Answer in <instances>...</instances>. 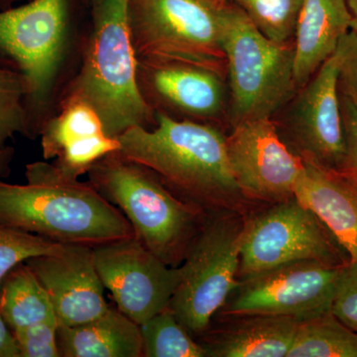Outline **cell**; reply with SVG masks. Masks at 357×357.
Instances as JSON below:
<instances>
[{
  "label": "cell",
  "instance_id": "1",
  "mask_svg": "<svg viewBox=\"0 0 357 357\" xmlns=\"http://www.w3.org/2000/svg\"><path fill=\"white\" fill-rule=\"evenodd\" d=\"M25 177L26 185L0 178V225L93 248L135 236L126 215L89 182L67 180L43 161L28 164Z\"/></svg>",
  "mask_w": 357,
  "mask_h": 357
},
{
  "label": "cell",
  "instance_id": "2",
  "mask_svg": "<svg viewBox=\"0 0 357 357\" xmlns=\"http://www.w3.org/2000/svg\"><path fill=\"white\" fill-rule=\"evenodd\" d=\"M117 139L122 157L149 169L174 194L204 211L231 208L243 196L230 172L227 137L213 126L155 110L153 128L135 126Z\"/></svg>",
  "mask_w": 357,
  "mask_h": 357
},
{
  "label": "cell",
  "instance_id": "3",
  "mask_svg": "<svg viewBox=\"0 0 357 357\" xmlns=\"http://www.w3.org/2000/svg\"><path fill=\"white\" fill-rule=\"evenodd\" d=\"M128 9L129 0H95L83 64L65 96L88 102L102 119L105 134L114 138L135 126L155 124V109L138 83Z\"/></svg>",
  "mask_w": 357,
  "mask_h": 357
},
{
  "label": "cell",
  "instance_id": "4",
  "mask_svg": "<svg viewBox=\"0 0 357 357\" xmlns=\"http://www.w3.org/2000/svg\"><path fill=\"white\" fill-rule=\"evenodd\" d=\"M88 174L89 184L128 218L136 238L169 266H180L206 211L119 152L96 162Z\"/></svg>",
  "mask_w": 357,
  "mask_h": 357
},
{
  "label": "cell",
  "instance_id": "5",
  "mask_svg": "<svg viewBox=\"0 0 357 357\" xmlns=\"http://www.w3.org/2000/svg\"><path fill=\"white\" fill-rule=\"evenodd\" d=\"M218 21L229 70L232 124L271 119L297 88L293 45L268 39L234 4L218 6Z\"/></svg>",
  "mask_w": 357,
  "mask_h": 357
},
{
  "label": "cell",
  "instance_id": "6",
  "mask_svg": "<svg viewBox=\"0 0 357 357\" xmlns=\"http://www.w3.org/2000/svg\"><path fill=\"white\" fill-rule=\"evenodd\" d=\"M244 227L234 211H206L178 266L180 280L168 309L191 335L208 330L237 285Z\"/></svg>",
  "mask_w": 357,
  "mask_h": 357
},
{
  "label": "cell",
  "instance_id": "7",
  "mask_svg": "<svg viewBox=\"0 0 357 357\" xmlns=\"http://www.w3.org/2000/svg\"><path fill=\"white\" fill-rule=\"evenodd\" d=\"M69 36L67 0H32L0 11V60L24 77L33 138L44 123Z\"/></svg>",
  "mask_w": 357,
  "mask_h": 357
},
{
  "label": "cell",
  "instance_id": "8",
  "mask_svg": "<svg viewBox=\"0 0 357 357\" xmlns=\"http://www.w3.org/2000/svg\"><path fill=\"white\" fill-rule=\"evenodd\" d=\"M128 17L138 61L227 72L218 6L204 0H129Z\"/></svg>",
  "mask_w": 357,
  "mask_h": 357
},
{
  "label": "cell",
  "instance_id": "9",
  "mask_svg": "<svg viewBox=\"0 0 357 357\" xmlns=\"http://www.w3.org/2000/svg\"><path fill=\"white\" fill-rule=\"evenodd\" d=\"M302 260L333 266L351 261L316 215L295 198L275 203L245 220L238 278Z\"/></svg>",
  "mask_w": 357,
  "mask_h": 357
},
{
  "label": "cell",
  "instance_id": "10",
  "mask_svg": "<svg viewBox=\"0 0 357 357\" xmlns=\"http://www.w3.org/2000/svg\"><path fill=\"white\" fill-rule=\"evenodd\" d=\"M342 266L302 260L241 277L218 312L229 317H288L300 321L328 314Z\"/></svg>",
  "mask_w": 357,
  "mask_h": 357
},
{
  "label": "cell",
  "instance_id": "11",
  "mask_svg": "<svg viewBox=\"0 0 357 357\" xmlns=\"http://www.w3.org/2000/svg\"><path fill=\"white\" fill-rule=\"evenodd\" d=\"M96 271L117 309L142 325L170 305L178 267L159 259L135 236L93 248Z\"/></svg>",
  "mask_w": 357,
  "mask_h": 357
},
{
  "label": "cell",
  "instance_id": "12",
  "mask_svg": "<svg viewBox=\"0 0 357 357\" xmlns=\"http://www.w3.org/2000/svg\"><path fill=\"white\" fill-rule=\"evenodd\" d=\"M230 172L245 198L279 203L294 198L304 162L282 139L271 119L234 126L227 137Z\"/></svg>",
  "mask_w": 357,
  "mask_h": 357
},
{
  "label": "cell",
  "instance_id": "13",
  "mask_svg": "<svg viewBox=\"0 0 357 357\" xmlns=\"http://www.w3.org/2000/svg\"><path fill=\"white\" fill-rule=\"evenodd\" d=\"M335 54L304 86L294 109L291 132L298 156L342 172L347 146L340 103Z\"/></svg>",
  "mask_w": 357,
  "mask_h": 357
},
{
  "label": "cell",
  "instance_id": "14",
  "mask_svg": "<svg viewBox=\"0 0 357 357\" xmlns=\"http://www.w3.org/2000/svg\"><path fill=\"white\" fill-rule=\"evenodd\" d=\"M25 264L48 293L59 326L83 325L109 309L91 246L63 244L57 252L30 258Z\"/></svg>",
  "mask_w": 357,
  "mask_h": 357
},
{
  "label": "cell",
  "instance_id": "15",
  "mask_svg": "<svg viewBox=\"0 0 357 357\" xmlns=\"http://www.w3.org/2000/svg\"><path fill=\"white\" fill-rule=\"evenodd\" d=\"M138 83L144 98L198 121L215 119L225 103L222 75L199 66L138 61Z\"/></svg>",
  "mask_w": 357,
  "mask_h": 357
},
{
  "label": "cell",
  "instance_id": "16",
  "mask_svg": "<svg viewBox=\"0 0 357 357\" xmlns=\"http://www.w3.org/2000/svg\"><path fill=\"white\" fill-rule=\"evenodd\" d=\"M303 162L294 198L316 215L349 260L357 262V181L309 160Z\"/></svg>",
  "mask_w": 357,
  "mask_h": 357
},
{
  "label": "cell",
  "instance_id": "17",
  "mask_svg": "<svg viewBox=\"0 0 357 357\" xmlns=\"http://www.w3.org/2000/svg\"><path fill=\"white\" fill-rule=\"evenodd\" d=\"M352 16L345 0H304L294 42V77L303 88L337 51L351 29Z\"/></svg>",
  "mask_w": 357,
  "mask_h": 357
},
{
  "label": "cell",
  "instance_id": "18",
  "mask_svg": "<svg viewBox=\"0 0 357 357\" xmlns=\"http://www.w3.org/2000/svg\"><path fill=\"white\" fill-rule=\"evenodd\" d=\"M231 324L202 342L206 357H287L300 321L268 314L232 316Z\"/></svg>",
  "mask_w": 357,
  "mask_h": 357
},
{
  "label": "cell",
  "instance_id": "19",
  "mask_svg": "<svg viewBox=\"0 0 357 357\" xmlns=\"http://www.w3.org/2000/svg\"><path fill=\"white\" fill-rule=\"evenodd\" d=\"M58 344L63 357H142L140 326L110 307L89 323L59 326Z\"/></svg>",
  "mask_w": 357,
  "mask_h": 357
},
{
  "label": "cell",
  "instance_id": "20",
  "mask_svg": "<svg viewBox=\"0 0 357 357\" xmlns=\"http://www.w3.org/2000/svg\"><path fill=\"white\" fill-rule=\"evenodd\" d=\"M0 285V316L13 332L57 319L48 293L25 263L9 272Z\"/></svg>",
  "mask_w": 357,
  "mask_h": 357
},
{
  "label": "cell",
  "instance_id": "21",
  "mask_svg": "<svg viewBox=\"0 0 357 357\" xmlns=\"http://www.w3.org/2000/svg\"><path fill=\"white\" fill-rule=\"evenodd\" d=\"M100 133L105 132L98 112L81 98L65 96L60 112L40 128L44 159H56L72 143Z\"/></svg>",
  "mask_w": 357,
  "mask_h": 357
},
{
  "label": "cell",
  "instance_id": "22",
  "mask_svg": "<svg viewBox=\"0 0 357 357\" xmlns=\"http://www.w3.org/2000/svg\"><path fill=\"white\" fill-rule=\"evenodd\" d=\"M287 357H357V333L332 312L301 321Z\"/></svg>",
  "mask_w": 357,
  "mask_h": 357
},
{
  "label": "cell",
  "instance_id": "23",
  "mask_svg": "<svg viewBox=\"0 0 357 357\" xmlns=\"http://www.w3.org/2000/svg\"><path fill=\"white\" fill-rule=\"evenodd\" d=\"M140 328L143 357H206L203 345L192 337L168 307Z\"/></svg>",
  "mask_w": 357,
  "mask_h": 357
},
{
  "label": "cell",
  "instance_id": "24",
  "mask_svg": "<svg viewBox=\"0 0 357 357\" xmlns=\"http://www.w3.org/2000/svg\"><path fill=\"white\" fill-rule=\"evenodd\" d=\"M258 30L276 43H290L295 36L304 0H229Z\"/></svg>",
  "mask_w": 357,
  "mask_h": 357
},
{
  "label": "cell",
  "instance_id": "25",
  "mask_svg": "<svg viewBox=\"0 0 357 357\" xmlns=\"http://www.w3.org/2000/svg\"><path fill=\"white\" fill-rule=\"evenodd\" d=\"M24 77L16 70L0 67V148L16 134L33 138L26 109Z\"/></svg>",
  "mask_w": 357,
  "mask_h": 357
},
{
  "label": "cell",
  "instance_id": "26",
  "mask_svg": "<svg viewBox=\"0 0 357 357\" xmlns=\"http://www.w3.org/2000/svg\"><path fill=\"white\" fill-rule=\"evenodd\" d=\"M121 148L117 138L105 133L96 134L72 143L63 150L53 164L57 172L67 180H79L103 157Z\"/></svg>",
  "mask_w": 357,
  "mask_h": 357
},
{
  "label": "cell",
  "instance_id": "27",
  "mask_svg": "<svg viewBox=\"0 0 357 357\" xmlns=\"http://www.w3.org/2000/svg\"><path fill=\"white\" fill-rule=\"evenodd\" d=\"M63 244L0 225V284L21 263L36 256L51 255Z\"/></svg>",
  "mask_w": 357,
  "mask_h": 357
},
{
  "label": "cell",
  "instance_id": "28",
  "mask_svg": "<svg viewBox=\"0 0 357 357\" xmlns=\"http://www.w3.org/2000/svg\"><path fill=\"white\" fill-rule=\"evenodd\" d=\"M57 319L13 331L20 357H61Z\"/></svg>",
  "mask_w": 357,
  "mask_h": 357
},
{
  "label": "cell",
  "instance_id": "29",
  "mask_svg": "<svg viewBox=\"0 0 357 357\" xmlns=\"http://www.w3.org/2000/svg\"><path fill=\"white\" fill-rule=\"evenodd\" d=\"M331 312L357 333V262L349 261L342 266Z\"/></svg>",
  "mask_w": 357,
  "mask_h": 357
},
{
  "label": "cell",
  "instance_id": "30",
  "mask_svg": "<svg viewBox=\"0 0 357 357\" xmlns=\"http://www.w3.org/2000/svg\"><path fill=\"white\" fill-rule=\"evenodd\" d=\"M338 91L347 146V156L342 172L357 181V98L340 86Z\"/></svg>",
  "mask_w": 357,
  "mask_h": 357
},
{
  "label": "cell",
  "instance_id": "31",
  "mask_svg": "<svg viewBox=\"0 0 357 357\" xmlns=\"http://www.w3.org/2000/svg\"><path fill=\"white\" fill-rule=\"evenodd\" d=\"M335 56L340 73V88L357 98V32L349 30L340 40Z\"/></svg>",
  "mask_w": 357,
  "mask_h": 357
},
{
  "label": "cell",
  "instance_id": "32",
  "mask_svg": "<svg viewBox=\"0 0 357 357\" xmlns=\"http://www.w3.org/2000/svg\"><path fill=\"white\" fill-rule=\"evenodd\" d=\"M0 357H20V349L3 318L0 316Z\"/></svg>",
  "mask_w": 357,
  "mask_h": 357
},
{
  "label": "cell",
  "instance_id": "33",
  "mask_svg": "<svg viewBox=\"0 0 357 357\" xmlns=\"http://www.w3.org/2000/svg\"><path fill=\"white\" fill-rule=\"evenodd\" d=\"M15 150L13 147L0 148V178H6L10 175L11 163H13Z\"/></svg>",
  "mask_w": 357,
  "mask_h": 357
},
{
  "label": "cell",
  "instance_id": "34",
  "mask_svg": "<svg viewBox=\"0 0 357 357\" xmlns=\"http://www.w3.org/2000/svg\"><path fill=\"white\" fill-rule=\"evenodd\" d=\"M352 16L351 30L357 32V0H345Z\"/></svg>",
  "mask_w": 357,
  "mask_h": 357
},
{
  "label": "cell",
  "instance_id": "35",
  "mask_svg": "<svg viewBox=\"0 0 357 357\" xmlns=\"http://www.w3.org/2000/svg\"><path fill=\"white\" fill-rule=\"evenodd\" d=\"M204 1L208 2V3L213 4V6H220L225 3L227 0H204Z\"/></svg>",
  "mask_w": 357,
  "mask_h": 357
}]
</instances>
